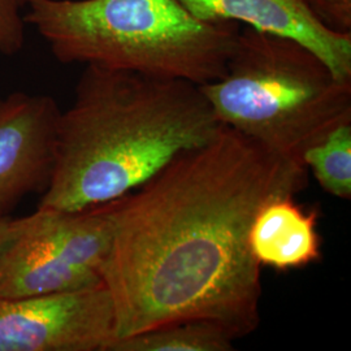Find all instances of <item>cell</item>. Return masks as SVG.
<instances>
[{"label":"cell","instance_id":"6","mask_svg":"<svg viewBox=\"0 0 351 351\" xmlns=\"http://www.w3.org/2000/svg\"><path fill=\"white\" fill-rule=\"evenodd\" d=\"M114 339L112 300L103 284L0 297V351H110Z\"/></svg>","mask_w":351,"mask_h":351},{"label":"cell","instance_id":"8","mask_svg":"<svg viewBox=\"0 0 351 351\" xmlns=\"http://www.w3.org/2000/svg\"><path fill=\"white\" fill-rule=\"evenodd\" d=\"M197 19L245 24L258 32L298 40L341 80H351V33L319 23L304 0H181Z\"/></svg>","mask_w":351,"mask_h":351},{"label":"cell","instance_id":"3","mask_svg":"<svg viewBox=\"0 0 351 351\" xmlns=\"http://www.w3.org/2000/svg\"><path fill=\"white\" fill-rule=\"evenodd\" d=\"M24 21L60 63L198 86L224 75L241 30L197 19L181 0H26Z\"/></svg>","mask_w":351,"mask_h":351},{"label":"cell","instance_id":"12","mask_svg":"<svg viewBox=\"0 0 351 351\" xmlns=\"http://www.w3.org/2000/svg\"><path fill=\"white\" fill-rule=\"evenodd\" d=\"M26 0H0V52L13 56L25 45Z\"/></svg>","mask_w":351,"mask_h":351},{"label":"cell","instance_id":"1","mask_svg":"<svg viewBox=\"0 0 351 351\" xmlns=\"http://www.w3.org/2000/svg\"><path fill=\"white\" fill-rule=\"evenodd\" d=\"M307 184L304 165L221 125L113 201L101 276L116 339L181 320L213 322L236 339L251 335L263 294L252 221L265 202Z\"/></svg>","mask_w":351,"mask_h":351},{"label":"cell","instance_id":"2","mask_svg":"<svg viewBox=\"0 0 351 351\" xmlns=\"http://www.w3.org/2000/svg\"><path fill=\"white\" fill-rule=\"evenodd\" d=\"M220 126L195 84L86 65L60 113L53 172L38 208L81 211L117 201Z\"/></svg>","mask_w":351,"mask_h":351},{"label":"cell","instance_id":"11","mask_svg":"<svg viewBox=\"0 0 351 351\" xmlns=\"http://www.w3.org/2000/svg\"><path fill=\"white\" fill-rule=\"evenodd\" d=\"M303 164L328 194L351 199V121L332 129L303 155Z\"/></svg>","mask_w":351,"mask_h":351},{"label":"cell","instance_id":"5","mask_svg":"<svg viewBox=\"0 0 351 351\" xmlns=\"http://www.w3.org/2000/svg\"><path fill=\"white\" fill-rule=\"evenodd\" d=\"M112 236V202L81 211L37 208L30 226L0 251V297L97 287Z\"/></svg>","mask_w":351,"mask_h":351},{"label":"cell","instance_id":"10","mask_svg":"<svg viewBox=\"0 0 351 351\" xmlns=\"http://www.w3.org/2000/svg\"><path fill=\"white\" fill-rule=\"evenodd\" d=\"M234 339L208 320H181L117 339L110 351H232Z\"/></svg>","mask_w":351,"mask_h":351},{"label":"cell","instance_id":"14","mask_svg":"<svg viewBox=\"0 0 351 351\" xmlns=\"http://www.w3.org/2000/svg\"><path fill=\"white\" fill-rule=\"evenodd\" d=\"M36 219V213L24 217L5 216L0 217V251L3 250L11 241L23 233Z\"/></svg>","mask_w":351,"mask_h":351},{"label":"cell","instance_id":"13","mask_svg":"<svg viewBox=\"0 0 351 351\" xmlns=\"http://www.w3.org/2000/svg\"><path fill=\"white\" fill-rule=\"evenodd\" d=\"M308 10L328 29L351 33V0H304Z\"/></svg>","mask_w":351,"mask_h":351},{"label":"cell","instance_id":"7","mask_svg":"<svg viewBox=\"0 0 351 351\" xmlns=\"http://www.w3.org/2000/svg\"><path fill=\"white\" fill-rule=\"evenodd\" d=\"M60 113L50 95L17 91L0 98V217L49 188Z\"/></svg>","mask_w":351,"mask_h":351},{"label":"cell","instance_id":"4","mask_svg":"<svg viewBox=\"0 0 351 351\" xmlns=\"http://www.w3.org/2000/svg\"><path fill=\"white\" fill-rule=\"evenodd\" d=\"M221 125L303 164V155L351 121V80L295 39L239 30L220 78L199 86Z\"/></svg>","mask_w":351,"mask_h":351},{"label":"cell","instance_id":"9","mask_svg":"<svg viewBox=\"0 0 351 351\" xmlns=\"http://www.w3.org/2000/svg\"><path fill=\"white\" fill-rule=\"evenodd\" d=\"M319 213L306 211L294 195L265 202L249 232V246L256 262L276 271L303 268L322 258L317 232Z\"/></svg>","mask_w":351,"mask_h":351}]
</instances>
